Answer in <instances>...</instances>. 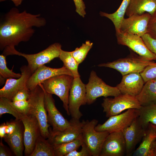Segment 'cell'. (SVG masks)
I'll list each match as a JSON object with an SVG mask.
<instances>
[{"instance_id":"cell-1","label":"cell","mask_w":156,"mask_h":156,"mask_svg":"<svg viewBox=\"0 0 156 156\" xmlns=\"http://www.w3.org/2000/svg\"><path fill=\"white\" fill-rule=\"evenodd\" d=\"M46 24V20L40 14H32L26 10L20 12L16 8H12L0 18V50L28 41L35 33L34 27H43Z\"/></svg>"},{"instance_id":"cell-2","label":"cell","mask_w":156,"mask_h":156,"mask_svg":"<svg viewBox=\"0 0 156 156\" xmlns=\"http://www.w3.org/2000/svg\"><path fill=\"white\" fill-rule=\"evenodd\" d=\"M59 43H55L44 50L36 53L27 54L19 52L15 48L5 49L2 54L7 56L16 55L25 58L28 62L27 65L33 73L39 67L49 63L55 58L59 57L62 50Z\"/></svg>"},{"instance_id":"cell-3","label":"cell","mask_w":156,"mask_h":156,"mask_svg":"<svg viewBox=\"0 0 156 156\" xmlns=\"http://www.w3.org/2000/svg\"><path fill=\"white\" fill-rule=\"evenodd\" d=\"M44 91L40 85L30 91L28 100L29 103V114L37 120L41 136L48 139L50 134V125L48 120L47 112L44 104Z\"/></svg>"},{"instance_id":"cell-4","label":"cell","mask_w":156,"mask_h":156,"mask_svg":"<svg viewBox=\"0 0 156 156\" xmlns=\"http://www.w3.org/2000/svg\"><path fill=\"white\" fill-rule=\"evenodd\" d=\"M74 77L68 75H61L51 77L39 84L43 89L51 94L57 96L62 102L63 107L67 114L68 110V99Z\"/></svg>"},{"instance_id":"cell-5","label":"cell","mask_w":156,"mask_h":156,"mask_svg":"<svg viewBox=\"0 0 156 156\" xmlns=\"http://www.w3.org/2000/svg\"><path fill=\"white\" fill-rule=\"evenodd\" d=\"M83 121L81 134L83 142L90 150L92 156H99L104 142L109 133L96 131L95 127L98 121L96 119Z\"/></svg>"},{"instance_id":"cell-6","label":"cell","mask_w":156,"mask_h":156,"mask_svg":"<svg viewBox=\"0 0 156 156\" xmlns=\"http://www.w3.org/2000/svg\"><path fill=\"white\" fill-rule=\"evenodd\" d=\"M86 87V102L88 105L93 103L97 98L101 96L115 97L121 94L116 86L112 87L106 84L93 70L91 72L88 82Z\"/></svg>"},{"instance_id":"cell-7","label":"cell","mask_w":156,"mask_h":156,"mask_svg":"<svg viewBox=\"0 0 156 156\" xmlns=\"http://www.w3.org/2000/svg\"><path fill=\"white\" fill-rule=\"evenodd\" d=\"M154 62L139 55H131L112 62L100 64L98 66L114 69L123 76L131 73H140L147 66Z\"/></svg>"},{"instance_id":"cell-8","label":"cell","mask_w":156,"mask_h":156,"mask_svg":"<svg viewBox=\"0 0 156 156\" xmlns=\"http://www.w3.org/2000/svg\"><path fill=\"white\" fill-rule=\"evenodd\" d=\"M107 117L118 115L131 108L140 109L142 106L136 96L121 94L114 98H105L101 104Z\"/></svg>"},{"instance_id":"cell-9","label":"cell","mask_w":156,"mask_h":156,"mask_svg":"<svg viewBox=\"0 0 156 156\" xmlns=\"http://www.w3.org/2000/svg\"><path fill=\"white\" fill-rule=\"evenodd\" d=\"M139 116V109H129L122 114L109 117L103 124L97 125L95 129L97 131H106L109 133L122 131Z\"/></svg>"},{"instance_id":"cell-10","label":"cell","mask_w":156,"mask_h":156,"mask_svg":"<svg viewBox=\"0 0 156 156\" xmlns=\"http://www.w3.org/2000/svg\"><path fill=\"white\" fill-rule=\"evenodd\" d=\"M86 85L80 77L74 78L70 89L68 99V110L72 118L79 120L83 116L80 106L86 104Z\"/></svg>"},{"instance_id":"cell-11","label":"cell","mask_w":156,"mask_h":156,"mask_svg":"<svg viewBox=\"0 0 156 156\" xmlns=\"http://www.w3.org/2000/svg\"><path fill=\"white\" fill-rule=\"evenodd\" d=\"M21 121L24 128L23 135L25 154L29 156L34 149L38 138L41 135L39 126L36 118L29 114L24 115Z\"/></svg>"},{"instance_id":"cell-12","label":"cell","mask_w":156,"mask_h":156,"mask_svg":"<svg viewBox=\"0 0 156 156\" xmlns=\"http://www.w3.org/2000/svg\"><path fill=\"white\" fill-rule=\"evenodd\" d=\"M118 44L126 46L138 55L150 61L156 60V56L148 48L141 37L120 32L116 34Z\"/></svg>"},{"instance_id":"cell-13","label":"cell","mask_w":156,"mask_h":156,"mask_svg":"<svg viewBox=\"0 0 156 156\" xmlns=\"http://www.w3.org/2000/svg\"><path fill=\"white\" fill-rule=\"evenodd\" d=\"M43 90L44 106L48 123L52 127L51 130L54 132L62 131L71 125V122L66 119L57 109L52 95Z\"/></svg>"},{"instance_id":"cell-14","label":"cell","mask_w":156,"mask_h":156,"mask_svg":"<svg viewBox=\"0 0 156 156\" xmlns=\"http://www.w3.org/2000/svg\"><path fill=\"white\" fill-rule=\"evenodd\" d=\"M151 15L145 12L134 14L123 18L120 26V32L142 37L147 33V28Z\"/></svg>"},{"instance_id":"cell-15","label":"cell","mask_w":156,"mask_h":156,"mask_svg":"<svg viewBox=\"0 0 156 156\" xmlns=\"http://www.w3.org/2000/svg\"><path fill=\"white\" fill-rule=\"evenodd\" d=\"M126 145L122 131L109 133L102 145L99 156H123Z\"/></svg>"},{"instance_id":"cell-16","label":"cell","mask_w":156,"mask_h":156,"mask_svg":"<svg viewBox=\"0 0 156 156\" xmlns=\"http://www.w3.org/2000/svg\"><path fill=\"white\" fill-rule=\"evenodd\" d=\"M61 75L73 77L72 73L64 66L59 68H53L43 65L38 68L31 75L26 83V86L30 91L32 90L44 81Z\"/></svg>"},{"instance_id":"cell-17","label":"cell","mask_w":156,"mask_h":156,"mask_svg":"<svg viewBox=\"0 0 156 156\" xmlns=\"http://www.w3.org/2000/svg\"><path fill=\"white\" fill-rule=\"evenodd\" d=\"M146 128L142 125L138 116L122 131L126 143L127 156L132 155L136 146L144 135Z\"/></svg>"},{"instance_id":"cell-18","label":"cell","mask_w":156,"mask_h":156,"mask_svg":"<svg viewBox=\"0 0 156 156\" xmlns=\"http://www.w3.org/2000/svg\"><path fill=\"white\" fill-rule=\"evenodd\" d=\"M71 125L61 131H50L47 140L53 146L72 141L78 138L81 134L83 121L72 118Z\"/></svg>"},{"instance_id":"cell-19","label":"cell","mask_w":156,"mask_h":156,"mask_svg":"<svg viewBox=\"0 0 156 156\" xmlns=\"http://www.w3.org/2000/svg\"><path fill=\"white\" fill-rule=\"evenodd\" d=\"M20 70L21 76L20 78L6 79L4 86L0 90V97H5L11 101L18 91L26 87V83L32 73L27 66H22Z\"/></svg>"},{"instance_id":"cell-20","label":"cell","mask_w":156,"mask_h":156,"mask_svg":"<svg viewBox=\"0 0 156 156\" xmlns=\"http://www.w3.org/2000/svg\"><path fill=\"white\" fill-rule=\"evenodd\" d=\"M145 83L140 73L133 72L122 76L116 87L121 94L136 96L141 92Z\"/></svg>"},{"instance_id":"cell-21","label":"cell","mask_w":156,"mask_h":156,"mask_svg":"<svg viewBox=\"0 0 156 156\" xmlns=\"http://www.w3.org/2000/svg\"><path fill=\"white\" fill-rule=\"evenodd\" d=\"M156 141V125L149 123L145 133L139 147L134 151L133 156H152V148Z\"/></svg>"},{"instance_id":"cell-22","label":"cell","mask_w":156,"mask_h":156,"mask_svg":"<svg viewBox=\"0 0 156 156\" xmlns=\"http://www.w3.org/2000/svg\"><path fill=\"white\" fill-rule=\"evenodd\" d=\"M156 12V0H131L125 14L128 17L145 12L151 15Z\"/></svg>"},{"instance_id":"cell-23","label":"cell","mask_w":156,"mask_h":156,"mask_svg":"<svg viewBox=\"0 0 156 156\" xmlns=\"http://www.w3.org/2000/svg\"><path fill=\"white\" fill-rule=\"evenodd\" d=\"M145 83L140 92L136 96L142 106L156 103V79Z\"/></svg>"},{"instance_id":"cell-24","label":"cell","mask_w":156,"mask_h":156,"mask_svg":"<svg viewBox=\"0 0 156 156\" xmlns=\"http://www.w3.org/2000/svg\"><path fill=\"white\" fill-rule=\"evenodd\" d=\"M3 139L16 156L23 155V135L18 123L14 132L10 135L5 136Z\"/></svg>"},{"instance_id":"cell-25","label":"cell","mask_w":156,"mask_h":156,"mask_svg":"<svg viewBox=\"0 0 156 156\" xmlns=\"http://www.w3.org/2000/svg\"><path fill=\"white\" fill-rule=\"evenodd\" d=\"M131 0H123L121 5L117 10L114 13L108 14L100 12V14L111 20L115 26L116 34L120 32V28L121 22L129 6Z\"/></svg>"},{"instance_id":"cell-26","label":"cell","mask_w":156,"mask_h":156,"mask_svg":"<svg viewBox=\"0 0 156 156\" xmlns=\"http://www.w3.org/2000/svg\"><path fill=\"white\" fill-rule=\"evenodd\" d=\"M83 142L81 134L72 141L53 146L55 156H66L72 151L77 150Z\"/></svg>"},{"instance_id":"cell-27","label":"cell","mask_w":156,"mask_h":156,"mask_svg":"<svg viewBox=\"0 0 156 156\" xmlns=\"http://www.w3.org/2000/svg\"><path fill=\"white\" fill-rule=\"evenodd\" d=\"M29 156H55L53 146L47 140L40 135L38 138L34 149Z\"/></svg>"},{"instance_id":"cell-28","label":"cell","mask_w":156,"mask_h":156,"mask_svg":"<svg viewBox=\"0 0 156 156\" xmlns=\"http://www.w3.org/2000/svg\"><path fill=\"white\" fill-rule=\"evenodd\" d=\"M139 111V119L144 127L150 123L156 125V103L142 106Z\"/></svg>"},{"instance_id":"cell-29","label":"cell","mask_w":156,"mask_h":156,"mask_svg":"<svg viewBox=\"0 0 156 156\" xmlns=\"http://www.w3.org/2000/svg\"><path fill=\"white\" fill-rule=\"evenodd\" d=\"M59 58L63 62V66L72 73L74 78L80 77L78 71L79 64L73 57L71 52L62 49Z\"/></svg>"},{"instance_id":"cell-30","label":"cell","mask_w":156,"mask_h":156,"mask_svg":"<svg viewBox=\"0 0 156 156\" xmlns=\"http://www.w3.org/2000/svg\"><path fill=\"white\" fill-rule=\"evenodd\" d=\"M6 113L12 115L18 121H21L24 115L13 106L11 103V101L5 97H0V117L3 114Z\"/></svg>"},{"instance_id":"cell-31","label":"cell","mask_w":156,"mask_h":156,"mask_svg":"<svg viewBox=\"0 0 156 156\" xmlns=\"http://www.w3.org/2000/svg\"><path fill=\"white\" fill-rule=\"evenodd\" d=\"M93 44V43L90 41L87 40L80 47H77L74 51H71L73 57L79 64L85 60Z\"/></svg>"},{"instance_id":"cell-32","label":"cell","mask_w":156,"mask_h":156,"mask_svg":"<svg viewBox=\"0 0 156 156\" xmlns=\"http://www.w3.org/2000/svg\"><path fill=\"white\" fill-rule=\"evenodd\" d=\"M6 56L2 54L0 55V77L4 79L10 78H18L21 76V73H16L13 71V68L9 69L7 66Z\"/></svg>"},{"instance_id":"cell-33","label":"cell","mask_w":156,"mask_h":156,"mask_svg":"<svg viewBox=\"0 0 156 156\" xmlns=\"http://www.w3.org/2000/svg\"><path fill=\"white\" fill-rule=\"evenodd\" d=\"M140 74L145 83L156 79V62L147 66Z\"/></svg>"},{"instance_id":"cell-34","label":"cell","mask_w":156,"mask_h":156,"mask_svg":"<svg viewBox=\"0 0 156 156\" xmlns=\"http://www.w3.org/2000/svg\"><path fill=\"white\" fill-rule=\"evenodd\" d=\"M11 103L18 111L23 115L29 114V103L28 100L13 101H11Z\"/></svg>"},{"instance_id":"cell-35","label":"cell","mask_w":156,"mask_h":156,"mask_svg":"<svg viewBox=\"0 0 156 156\" xmlns=\"http://www.w3.org/2000/svg\"><path fill=\"white\" fill-rule=\"evenodd\" d=\"M147 34L156 39V12L151 15L148 25Z\"/></svg>"},{"instance_id":"cell-36","label":"cell","mask_w":156,"mask_h":156,"mask_svg":"<svg viewBox=\"0 0 156 156\" xmlns=\"http://www.w3.org/2000/svg\"><path fill=\"white\" fill-rule=\"evenodd\" d=\"M149 50L156 56V39L146 34L141 37Z\"/></svg>"},{"instance_id":"cell-37","label":"cell","mask_w":156,"mask_h":156,"mask_svg":"<svg viewBox=\"0 0 156 156\" xmlns=\"http://www.w3.org/2000/svg\"><path fill=\"white\" fill-rule=\"evenodd\" d=\"M30 94V91L26 87L18 91L12 98L11 101L28 100Z\"/></svg>"},{"instance_id":"cell-38","label":"cell","mask_w":156,"mask_h":156,"mask_svg":"<svg viewBox=\"0 0 156 156\" xmlns=\"http://www.w3.org/2000/svg\"><path fill=\"white\" fill-rule=\"evenodd\" d=\"M80 151L75 150L67 155L66 156H92V155L86 145L83 142Z\"/></svg>"},{"instance_id":"cell-39","label":"cell","mask_w":156,"mask_h":156,"mask_svg":"<svg viewBox=\"0 0 156 156\" xmlns=\"http://www.w3.org/2000/svg\"><path fill=\"white\" fill-rule=\"evenodd\" d=\"M76 8V11L79 15L84 17L86 14L85 5L83 0H73Z\"/></svg>"},{"instance_id":"cell-40","label":"cell","mask_w":156,"mask_h":156,"mask_svg":"<svg viewBox=\"0 0 156 156\" xmlns=\"http://www.w3.org/2000/svg\"><path fill=\"white\" fill-rule=\"evenodd\" d=\"M7 122L6 123L7 127L6 129V135H9L13 133L15 131L18 124V121Z\"/></svg>"},{"instance_id":"cell-41","label":"cell","mask_w":156,"mask_h":156,"mask_svg":"<svg viewBox=\"0 0 156 156\" xmlns=\"http://www.w3.org/2000/svg\"><path fill=\"white\" fill-rule=\"evenodd\" d=\"M11 154L7 150L2 141L0 144V156H11Z\"/></svg>"},{"instance_id":"cell-42","label":"cell","mask_w":156,"mask_h":156,"mask_svg":"<svg viewBox=\"0 0 156 156\" xmlns=\"http://www.w3.org/2000/svg\"><path fill=\"white\" fill-rule=\"evenodd\" d=\"M7 127L6 123H4L0 126V137L2 139L6 135V129Z\"/></svg>"},{"instance_id":"cell-43","label":"cell","mask_w":156,"mask_h":156,"mask_svg":"<svg viewBox=\"0 0 156 156\" xmlns=\"http://www.w3.org/2000/svg\"><path fill=\"white\" fill-rule=\"evenodd\" d=\"M7 0H0V2L5 1ZM13 2L15 6L18 7L20 5L23 0H10Z\"/></svg>"},{"instance_id":"cell-44","label":"cell","mask_w":156,"mask_h":156,"mask_svg":"<svg viewBox=\"0 0 156 156\" xmlns=\"http://www.w3.org/2000/svg\"><path fill=\"white\" fill-rule=\"evenodd\" d=\"M152 151V156H156V141L153 145Z\"/></svg>"}]
</instances>
